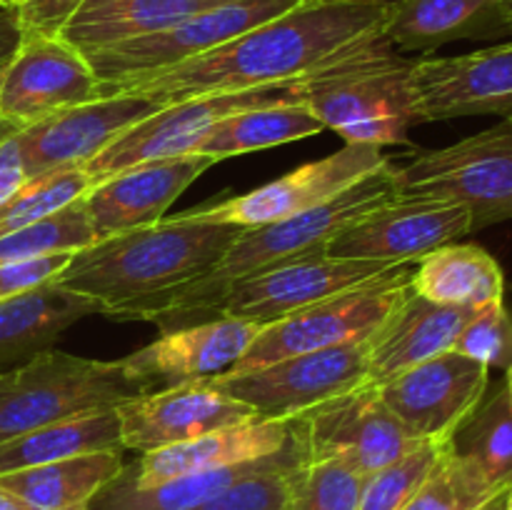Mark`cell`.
<instances>
[{
  "label": "cell",
  "mask_w": 512,
  "mask_h": 510,
  "mask_svg": "<svg viewBox=\"0 0 512 510\" xmlns=\"http://www.w3.org/2000/svg\"><path fill=\"white\" fill-rule=\"evenodd\" d=\"M390 10V0H300L220 48L118 93L168 105L198 95L293 85L385 38Z\"/></svg>",
  "instance_id": "6da1fadb"
},
{
  "label": "cell",
  "mask_w": 512,
  "mask_h": 510,
  "mask_svg": "<svg viewBox=\"0 0 512 510\" xmlns=\"http://www.w3.org/2000/svg\"><path fill=\"white\" fill-rule=\"evenodd\" d=\"M395 198H400V193L395 185L393 160H388L363 180L350 185L338 198L318 208L258 225V228H243V233L225 250L223 258L200 278L188 280L155 298L120 305L105 315L115 320H145V323L158 325L160 333L203 323L233 283L298 263V260L325 255L328 243L340 230Z\"/></svg>",
  "instance_id": "7a4b0ae2"
},
{
  "label": "cell",
  "mask_w": 512,
  "mask_h": 510,
  "mask_svg": "<svg viewBox=\"0 0 512 510\" xmlns=\"http://www.w3.org/2000/svg\"><path fill=\"white\" fill-rule=\"evenodd\" d=\"M243 228L190 213L95 240L73 253L58 283L103 303V315L120 305L155 298L208 273Z\"/></svg>",
  "instance_id": "3957f363"
},
{
  "label": "cell",
  "mask_w": 512,
  "mask_h": 510,
  "mask_svg": "<svg viewBox=\"0 0 512 510\" xmlns=\"http://www.w3.org/2000/svg\"><path fill=\"white\" fill-rule=\"evenodd\" d=\"M415 60L385 38L295 83V93L325 128L348 145H403L420 123L413 88Z\"/></svg>",
  "instance_id": "277c9868"
},
{
  "label": "cell",
  "mask_w": 512,
  "mask_h": 510,
  "mask_svg": "<svg viewBox=\"0 0 512 510\" xmlns=\"http://www.w3.org/2000/svg\"><path fill=\"white\" fill-rule=\"evenodd\" d=\"M158 385L125 358L93 360L45 350L0 373V443L60 420L115 410Z\"/></svg>",
  "instance_id": "5b68a950"
},
{
  "label": "cell",
  "mask_w": 512,
  "mask_h": 510,
  "mask_svg": "<svg viewBox=\"0 0 512 510\" xmlns=\"http://www.w3.org/2000/svg\"><path fill=\"white\" fill-rule=\"evenodd\" d=\"M410 273V265H395L368 283L330 295L288 318L265 325L228 373H248L275 360L373 338L413 293Z\"/></svg>",
  "instance_id": "8992f818"
},
{
  "label": "cell",
  "mask_w": 512,
  "mask_h": 510,
  "mask_svg": "<svg viewBox=\"0 0 512 510\" xmlns=\"http://www.w3.org/2000/svg\"><path fill=\"white\" fill-rule=\"evenodd\" d=\"M400 198H438L463 203L473 230L512 218V118L458 140L448 148L418 150L395 165Z\"/></svg>",
  "instance_id": "52a82bcc"
},
{
  "label": "cell",
  "mask_w": 512,
  "mask_h": 510,
  "mask_svg": "<svg viewBox=\"0 0 512 510\" xmlns=\"http://www.w3.org/2000/svg\"><path fill=\"white\" fill-rule=\"evenodd\" d=\"M300 0H228L190 15L183 23L145 38L125 40L110 48L83 53L98 80L100 95H113L128 85L148 80L163 70L220 48L255 25L278 18Z\"/></svg>",
  "instance_id": "ba28073f"
},
{
  "label": "cell",
  "mask_w": 512,
  "mask_h": 510,
  "mask_svg": "<svg viewBox=\"0 0 512 510\" xmlns=\"http://www.w3.org/2000/svg\"><path fill=\"white\" fill-rule=\"evenodd\" d=\"M370 338L275 360L248 373H223L210 383L255 410L260 420H293L315 405L368 385Z\"/></svg>",
  "instance_id": "9c48e42d"
},
{
  "label": "cell",
  "mask_w": 512,
  "mask_h": 510,
  "mask_svg": "<svg viewBox=\"0 0 512 510\" xmlns=\"http://www.w3.org/2000/svg\"><path fill=\"white\" fill-rule=\"evenodd\" d=\"M283 100H298L295 83L175 100L118 135L83 170L93 183H98L120 170L150 163V160L195 155L198 145L208 138L215 123L233 113H243L248 108H258V105L283 103Z\"/></svg>",
  "instance_id": "30bf717a"
},
{
  "label": "cell",
  "mask_w": 512,
  "mask_h": 510,
  "mask_svg": "<svg viewBox=\"0 0 512 510\" xmlns=\"http://www.w3.org/2000/svg\"><path fill=\"white\" fill-rule=\"evenodd\" d=\"M293 428L308 463L338 458L365 478L423 443L385 405L378 385H360L315 405L293 418Z\"/></svg>",
  "instance_id": "8fae6325"
},
{
  "label": "cell",
  "mask_w": 512,
  "mask_h": 510,
  "mask_svg": "<svg viewBox=\"0 0 512 510\" xmlns=\"http://www.w3.org/2000/svg\"><path fill=\"white\" fill-rule=\"evenodd\" d=\"M473 233V215L463 203L438 198H395L340 230L325 255L413 265L433 250Z\"/></svg>",
  "instance_id": "7c38bea8"
},
{
  "label": "cell",
  "mask_w": 512,
  "mask_h": 510,
  "mask_svg": "<svg viewBox=\"0 0 512 510\" xmlns=\"http://www.w3.org/2000/svg\"><path fill=\"white\" fill-rule=\"evenodd\" d=\"M388 155L378 145H348L338 153L305 163L283 178L265 183L245 195L220 200L193 210L203 220L238 225V228H258L275 223L290 215L305 213L310 208L338 198L340 193L363 180L365 175L388 163Z\"/></svg>",
  "instance_id": "4fadbf2b"
},
{
  "label": "cell",
  "mask_w": 512,
  "mask_h": 510,
  "mask_svg": "<svg viewBox=\"0 0 512 510\" xmlns=\"http://www.w3.org/2000/svg\"><path fill=\"white\" fill-rule=\"evenodd\" d=\"M160 108L163 103L145 95L113 93L25 125L18 130L25 175L35 180L55 170L85 168L118 135Z\"/></svg>",
  "instance_id": "5bb4252c"
},
{
  "label": "cell",
  "mask_w": 512,
  "mask_h": 510,
  "mask_svg": "<svg viewBox=\"0 0 512 510\" xmlns=\"http://www.w3.org/2000/svg\"><path fill=\"white\" fill-rule=\"evenodd\" d=\"M100 98L88 58L60 35L25 33L0 80V118L20 130Z\"/></svg>",
  "instance_id": "9a60e30c"
},
{
  "label": "cell",
  "mask_w": 512,
  "mask_h": 510,
  "mask_svg": "<svg viewBox=\"0 0 512 510\" xmlns=\"http://www.w3.org/2000/svg\"><path fill=\"white\" fill-rule=\"evenodd\" d=\"M395 265L373 263V260H350L318 255L298 260L268 273L250 275L225 290L223 298L210 310V318H238L258 325L283 320L308 305L338 295L343 290L363 285L378 278Z\"/></svg>",
  "instance_id": "2e32d148"
},
{
  "label": "cell",
  "mask_w": 512,
  "mask_h": 510,
  "mask_svg": "<svg viewBox=\"0 0 512 510\" xmlns=\"http://www.w3.org/2000/svg\"><path fill=\"white\" fill-rule=\"evenodd\" d=\"M490 385V368L458 353L415 365L378 385L380 398L418 440H453Z\"/></svg>",
  "instance_id": "e0dca14e"
},
{
  "label": "cell",
  "mask_w": 512,
  "mask_h": 510,
  "mask_svg": "<svg viewBox=\"0 0 512 510\" xmlns=\"http://www.w3.org/2000/svg\"><path fill=\"white\" fill-rule=\"evenodd\" d=\"M125 450L150 453L185 443L220 428H233L260 420L253 408L230 398L210 380L170 385L115 408Z\"/></svg>",
  "instance_id": "ac0fdd59"
},
{
  "label": "cell",
  "mask_w": 512,
  "mask_h": 510,
  "mask_svg": "<svg viewBox=\"0 0 512 510\" xmlns=\"http://www.w3.org/2000/svg\"><path fill=\"white\" fill-rule=\"evenodd\" d=\"M420 123L503 115L512 118V40L453 58H420L413 65Z\"/></svg>",
  "instance_id": "d6986e66"
},
{
  "label": "cell",
  "mask_w": 512,
  "mask_h": 510,
  "mask_svg": "<svg viewBox=\"0 0 512 510\" xmlns=\"http://www.w3.org/2000/svg\"><path fill=\"white\" fill-rule=\"evenodd\" d=\"M213 163L215 160L205 155L150 160L93 183L83 195V203L95 238H108L163 220L180 193Z\"/></svg>",
  "instance_id": "ffe728a7"
},
{
  "label": "cell",
  "mask_w": 512,
  "mask_h": 510,
  "mask_svg": "<svg viewBox=\"0 0 512 510\" xmlns=\"http://www.w3.org/2000/svg\"><path fill=\"white\" fill-rule=\"evenodd\" d=\"M263 325L238 318H213L160 333L145 348L125 355L130 365L160 388L213 380L245 355Z\"/></svg>",
  "instance_id": "44dd1931"
},
{
  "label": "cell",
  "mask_w": 512,
  "mask_h": 510,
  "mask_svg": "<svg viewBox=\"0 0 512 510\" xmlns=\"http://www.w3.org/2000/svg\"><path fill=\"white\" fill-rule=\"evenodd\" d=\"M290 420H253L233 428H220L185 443L150 450L138 463L123 465V475L135 485H155L205 470L250 463L285 448L290 440Z\"/></svg>",
  "instance_id": "7402d4cb"
},
{
  "label": "cell",
  "mask_w": 512,
  "mask_h": 510,
  "mask_svg": "<svg viewBox=\"0 0 512 510\" xmlns=\"http://www.w3.org/2000/svg\"><path fill=\"white\" fill-rule=\"evenodd\" d=\"M473 308L438 305L410 293L388 323L370 338L368 385H380L415 365L453 353Z\"/></svg>",
  "instance_id": "603a6c76"
},
{
  "label": "cell",
  "mask_w": 512,
  "mask_h": 510,
  "mask_svg": "<svg viewBox=\"0 0 512 510\" xmlns=\"http://www.w3.org/2000/svg\"><path fill=\"white\" fill-rule=\"evenodd\" d=\"M512 33L500 0H393L385 40L400 50H428L468 38Z\"/></svg>",
  "instance_id": "cb8c5ba5"
},
{
  "label": "cell",
  "mask_w": 512,
  "mask_h": 510,
  "mask_svg": "<svg viewBox=\"0 0 512 510\" xmlns=\"http://www.w3.org/2000/svg\"><path fill=\"white\" fill-rule=\"evenodd\" d=\"M103 310V303L63 288L58 280L0 300V368L45 353L70 325Z\"/></svg>",
  "instance_id": "d4e9b609"
},
{
  "label": "cell",
  "mask_w": 512,
  "mask_h": 510,
  "mask_svg": "<svg viewBox=\"0 0 512 510\" xmlns=\"http://www.w3.org/2000/svg\"><path fill=\"white\" fill-rule=\"evenodd\" d=\"M293 425V420H290ZM305 458V450L300 445L298 433L295 428L290 430V440L285 443L283 450L273 455H265V458L250 460V463L230 465V468H218V470H205V473H190L180 475V478L163 480V483L155 485H135L120 470L98 495L88 503L90 510H193L198 505H203L205 500L215 498L218 493H223L225 488H230L233 483H238L245 475L260 473V470H268L273 465L288 463V460ZM308 460V458H305Z\"/></svg>",
  "instance_id": "484cf974"
},
{
  "label": "cell",
  "mask_w": 512,
  "mask_h": 510,
  "mask_svg": "<svg viewBox=\"0 0 512 510\" xmlns=\"http://www.w3.org/2000/svg\"><path fill=\"white\" fill-rule=\"evenodd\" d=\"M228 0H83L58 30L80 53L145 38Z\"/></svg>",
  "instance_id": "4316f807"
},
{
  "label": "cell",
  "mask_w": 512,
  "mask_h": 510,
  "mask_svg": "<svg viewBox=\"0 0 512 510\" xmlns=\"http://www.w3.org/2000/svg\"><path fill=\"white\" fill-rule=\"evenodd\" d=\"M410 288L430 303L478 310L503 300L505 278L485 248L448 243L418 260L410 273Z\"/></svg>",
  "instance_id": "83f0119b"
},
{
  "label": "cell",
  "mask_w": 512,
  "mask_h": 510,
  "mask_svg": "<svg viewBox=\"0 0 512 510\" xmlns=\"http://www.w3.org/2000/svg\"><path fill=\"white\" fill-rule=\"evenodd\" d=\"M123 470V453L78 455L0 475V485L30 510H68L85 505Z\"/></svg>",
  "instance_id": "f1b7e54d"
},
{
  "label": "cell",
  "mask_w": 512,
  "mask_h": 510,
  "mask_svg": "<svg viewBox=\"0 0 512 510\" xmlns=\"http://www.w3.org/2000/svg\"><path fill=\"white\" fill-rule=\"evenodd\" d=\"M323 130L325 125L315 118V113L303 100H283V103L258 105V108H248L243 113L223 118L213 125L195 155H205L218 163L223 158L305 140Z\"/></svg>",
  "instance_id": "f546056e"
},
{
  "label": "cell",
  "mask_w": 512,
  "mask_h": 510,
  "mask_svg": "<svg viewBox=\"0 0 512 510\" xmlns=\"http://www.w3.org/2000/svg\"><path fill=\"white\" fill-rule=\"evenodd\" d=\"M105 450H118V453L125 450L123 438H120V418L115 410L60 420V423L43 425V428L3 440L0 443V475L78 458V455L105 453Z\"/></svg>",
  "instance_id": "4dcf8cb0"
},
{
  "label": "cell",
  "mask_w": 512,
  "mask_h": 510,
  "mask_svg": "<svg viewBox=\"0 0 512 510\" xmlns=\"http://www.w3.org/2000/svg\"><path fill=\"white\" fill-rule=\"evenodd\" d=\"M453 450L478 465L498 490L512 488V395L505 380L460 425Z\"/></svg>",
  "instance_id": "1f68e13d"
},
{
  "label": "cell",
  "mask_w": 512,
  "mask_h": 510,
  "mask_svg": "<svg viewBox=\"0 0 512 510\" xmlns=\"http://www.w3.org/2000/svg\"><path fill=\"white\" fill-rule=\"evenodd\" d=\"M95 240L98 238H95V230L85 213V203L80 198L48 218L0 235V265L43 258V255L78 253V250L93 245Z\"/></svg>",
  "instance_id": "d6a6232c"
},
{
  "label": "cell",
  "mask_w": 512,
  "mask_h": 510,
  "mask_svg": "<svg viewBox=\"0 0 512 510\" xmlns=\"http://www.w3.org/2000/svg\"><path fill=\"white\" fill-rule=\"evenodd\" d=\"M500 493L505 490L495 488L478 465L455 453L450 445L443 460L400 510H480Z\"/></svg>",
  "instance_id": "836d02e7"
},
{
  "label": "cell",
  "mask_w": 512,
  "mask_h": 510,
  "mask_svg": "<svg viewBox=\"0 0 512 510\" xmlns=\"http://www.w3.org/2000/svg\"><path fill=\"white\" fill-rule=\"evenodd\" d=\"M453 440H423L418 448L365 478L358 510H400L443 460Z\"/></svg>",
  "instance_id": "e575fe53"
},
{
  "label": "cell",
  "mask_w": 512,
  "mask_h": 510,
  "mask_svg": "<svg viewBox=\"0 0 512 510\" xmlns=\"http://www.w3.org/2000/svg\"><path fill=\"white\" fill-rule=\"evenodd\" d=\"M90 185H93V180L88 178L83 168L55 170L43 178L28 180V185L0 208V235L13 233V230L35 223V220L58 213L65 205L83 198Z\"/></svg>",
  "instance_id": "d590c367"
},
{
  "label": "cell",
  "mask_w": 512,
  "mask_h": 510,
  "mask_svg": "<svg viewBox=\"0 0 512 510\" xmlns=\"http://www.w3.org/2000/svg\"><path fill=\"white\" fill-rule=\"evenodd\" d=\"M365 475L338 458L300 465L288 510H358Z\"/></svg>",
  "instance_id": "8d00e7d4"
},
{
  "label": "cell",
  "mask_w": 512,
  "mask_h": 510,
  "mask_svg": "<svg viewBox=\"0 0 512 510\" xmlns=\"http://www.w3.org/2000/svg\"><path fill=\"white\" fill-rule=\"evenodd\" d=\"M308 463L305 458L288 460V463L273 465L260 473L245 475L238 483L225 488L215 498L205 500L193 510H288L293 498L295 475L300 465Z\"/></svg>",
  "instance_id": "74e56055"
},
{
  "label": "cell",
  "mask_w": 512,
  "mask_h": 510,
  "mask_svg": "<svg viewBox=\"0 0 512 510\" xmlns=\"http://www.w3.org/2000/svg\"><path fill=\"white\" fill-rule=\"evenodd\" d=\"M453 353L508 373L512 368V318L503 300L475 310L468 325L460 330Z\"/></svg>",
  "instance_id": "f35d334b"
},
{
  "label": "cell",
  "mask_w": 512,
  "mask_h": 510,
  "mask_svg": "<svg viewBox=\"0 0 512 510\" xmlns=\"http://www.w3.org/2000/svg\"><path fill=\"white\" fill-rule=\"evenodd\" d=\"M73 253H58V255H43V258L33 260H15V263L0 265V300L15 298L20 293L40 288L45 283H53L65 265L70 263Z\"/></svg>",
  "instance_id": "ab89813d"
},
{
  "label": "cell",
  "mask_w": 512,
  "mask_h": 510,
  "mask_svg": "<svg viewBox=\"0 0 512 510\" xmlns=\"http://www.w3.org/2000/svg\"><path fill=\"white\" fill-rule=\"evenodd\" d=\"M80 3L83 0H28L18 8L20 25L25 33L58 35V30L78 10Z\"/></svg>",
  "instance_id": "60d3db41"
},
{
  "label": "cell",
  "mask_w": 512,
  "mask_h": 510,
  "mask_svg": "<svg viewBox=\"0 0 512 510\" xmlns=\"http://www.w3.org/2000/svg\"><path fill=\"white\" fill-rule=\"evenodd\" d=\"M25 185H28V175H25L18 133H15L0 140V208L13 200Z\"/></svg>",
  "instance_id": "b9f144b4"
},
{
  "label": "cell",
  "mask_w": 512,
  "mask_h": 510,
  "mask_svg": "<svg viewBox=\"0 0 512 510\" xmlns=\"http://www.w3.org/2000/svg\"><path fill=\"white\" fill-rule=\"evenodd\" d=\"M23 35L25 30L20 25L18 10H0V63L13 58Z\"/></svg>",
  "instance_id": "7bdbcfd3"
},
{
  "label": "cell",
  "mask_w": 512,
  "mask_h": 510,
  "mask_svg": "<svg viewBox=\"0 0 512 510\" xmlns=\"http://www.w3.org/2000/svg\"><path fill=\"white\" fill-rule=\"evenodd\" d=\"M0 510H30V508L23 503V500L15 498L10 490H5L3 485H0Z\"/></svg>",
  "instance_id": "ee69618b"
},
{
  "label": "cell",
  "mask_w": 512,
  "mask_h": 510,
  "mask_svg": "<svg viewBox=\"0 0 512 510\" xmlns=\"http://www.w3.org/2000/svg\"><path fill=\"white\" fill-rule=\"evenodd\" d=\"M505 495H508V490H505V493H500L498 498L490 500V503H485L480 510H505Z\"/></svg>",
  "instance_id": "f6af8a7d"
},
{
  "label": "cell",
  "mask_w": 512,
  "mask_h": 510,
  "mask_svg": "<svg viewBox=\"0 0 512 510\" xmlns=\"http://www.w3.org/2000/svg\"><path fill=\"white\" fill-rule=\"evenodd\" d=\"M18 125H13V123H10V120H3V118H0V140H3V138H8V135H15V133H18Z\"/></svg>",
  "instance_id": "bcb514c9"
},
{
  "label": "cell",
  "mask_w": 512,
  "mask_h": 510,
  "mask_svg": "<svg viewBox=\"0 0 512 510\" xmlns=\"http://www.w3.org/2000/svg\"><path fill=\"white\" fill-rule=\"evenodd\" d=\"M0 10H18V0H0Z\"/></svg>",
  "instance_id": "7dc6e473"
},
{
  "label": "cell",
  "mask_w": 512,
  "mask_h": 510,
  "mask_svg": "<svg viewBox=\"0 0 512 510\" xmlns=\"http://www.w3.org/2000/svg\"><path fill=\"white\" fill-rule=\"evenodd\" d=\"M505 510H512V488L508 490V495H505Z\"/></svg>",
  "instance_id": "c3c4849f"
},
{
  "label": "cell",
  "mask_w": 512,
  "mask_h": 510,
  "mask_svg": "<svg viewBox=\"0 0 512 510\" xmlns=\"http://www.w3.org/2000/svg\"><path fill=\"white\" fill-rule=\"evenodd\" d=\"M505 385H508V390H510V395H512V368L508 370V375H505Z\"/></svg>",
  "instance_id": "681fc988"
},
{
  "label": "cell",
  "mask_w": 512,
  "mask_h": 510,
  "mask_svg": "<svg viewBox=\"0 0 512 510\" xmlns=\"http://www.w3.org/2000/svg\"><path fill=\"white\" fill-rule=\"evenodd\" d=\"M68 510H90V508H88V503H85V505H75V508H68Z\"/></svg>",
  "instance_id": "f907efd6"
},
{
  "label": "cell",
  "mask_w": 512,
  "mask_h": 510,
  "mask_svg": "<svg viewBox=\"0 0 512 510\" xmlns=\"http://www.w3.org/2000/svg\"><path fill=\"white\" fill-rule=\"evenodd\" d=\"M5 65H8V60H5V63H0V80H3V73H5Z\"/></svg>",
  "instance_id": "816d5d0a"
},
{
  "label": "cell",
  "mask_w": 512,
  "mask_h": 510,
  "mask_svg": "<svg viewBox=\"0 0 512 510\" xmlns=\"http://www.w3.org/2000/svg\"><path fill=\"white\" fill-rule=\"evenodd\" d=\"M500 3H505V5H512V0H500Z\"/></svg>",
  "instance_id": "f5cc1de1"
},
{
  "label": "cell",
  "mask_w": 512,
  "mask_h": 510,
  "mask_svg": "<svg viewBox=\"0 0 512 510\" xmlns=\"http://www.w3.org/2000/svg\"><path fill=\"white\" fill-rule=\"evenodd\" d=\"M25 3H28V0H18V8H20V5H25Z\"/></svg>",
  "instance_id": "db71d44e"
},
{
  "label": "cell",
  "mask_w": 512,
  "mask_h": 510,
  "mask_svg": "<svg viewBox=\"0 0 512 510\" xmlns=\"http://www.w3.org/2000/svg\"><path fill=\"white\" fill-rule=\"evenodd\" d=\"M508 10H510V18H512V5H508Z\"/></svg>",
  "instance_id": "11a10c76"
},
{
  "label": "cell",
  "mask_w": 512,
  "mask_h": 510,
  "mask_svg": "<svg viewBox=\"0 0 512 510\" xmlns=\"http://www.w3.org/2000/svg\"><path fill=\"white\" fill-rule=\"evenodd\" d=\"M390 3H393V0H390Z\"/></svg>",
  "instance_id": "9f6ffc18"
}]
</instances>
